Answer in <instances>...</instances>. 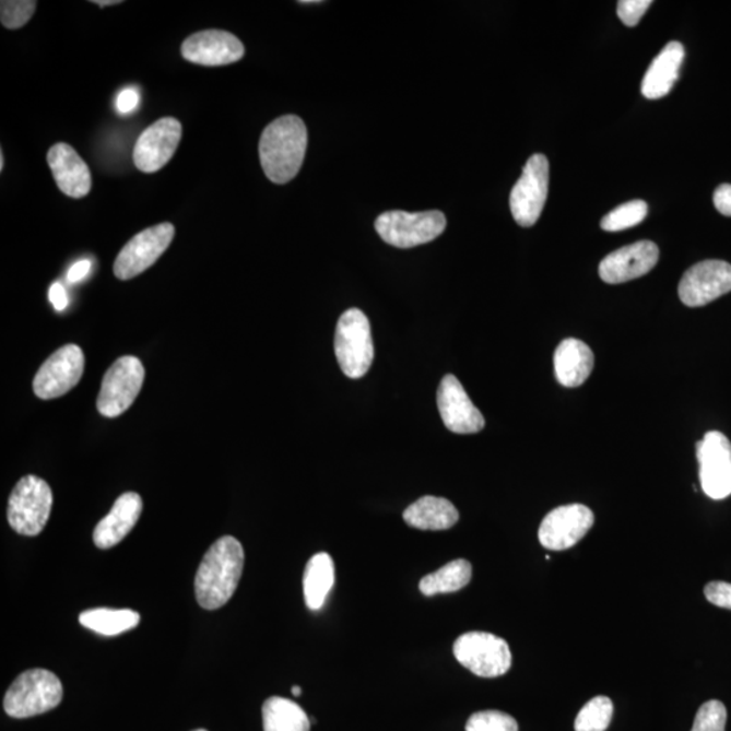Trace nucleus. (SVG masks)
Returning a JSON list of instances; mask_svg holds the SVG:
<instances>
[{
	"instance_id": "22",
	"label": "nucleus",
	"mask_w": 731,
	"mask_h": 731,
	"mask_svg": "<svg viewBox=\"0 0 731 731\" xmlns=\"http://www.w3.org/2000/svg\"><path fill=\"white\" fill-rule=\"evenodd\" d=\"M594 366L592 350L581 340L565 339L554 354V370L565 388H577L591 376Z\"/></svg>"
},
{
	"instance_id": "12",
	"label": "nucleus",
	"mask_w": 731,
	"mask_h": 731,
	"mask_svg": "<svg viewBox=\"0 0 731 731\" xmlns=\"http://www.w3.org/2000/svg\"><path fill=\"white\" fill-rule=\"evenodd\" d=\"M703 492L714 500L731 495V444L718 431L707 433L696 445Z\"/></svg>"
},
{
	"instance_id": "2",
	"label": "nucleus",
	"mask_w": 731,
	"mask_h": 731,
	"mask_svg": "<svg viewBox=\"0 0 731 731\" xmlns=\"http://www.w3.org/2000/svg\"><path fill=\"white\" fill-rule=\"evenodd\" d=\"M306 146L308 130L302 118L287 115L268 125L259 141L266 177L276 185L291 182L303 167Z\"/></svg>"
},
{
	"instance_id": "40",
	"label": "nucleus",
	"mask_w": 731,
	"mask_h": 731,
	"mask_svg": "<svg viewBox=\"0 0 731 731\" xmlns=\"http://www.w3.org/2000/svg\"><path fill=\"white\" fill-rule=\"evenodd\" d=\"M292 694L294 696H297V698H298V696H302V694H303L302 687H298V685H294V687L292 688Z\"/></svg>"
},
{
	"instance_id": "34",
	"label": "nucleus",
	"mask_w": 731,
	"mask_h": 731,
	"mask_svg": "<svg viewBox=\"0 0 731 731\" xmlns=\"http://www.w3.org/2000/svg\"><path fill=\"white\" fill-rule=\"evenodd\" d=\"M708 602L717 608L731 610V583L724 581L708 582L705 588Z\"/></svg>"
},
{
	"instance_id": "14",
	"label": "nucleus",
	"mask_w": 731,
	"mask_h": 731,
	"mask_svg": "<svg viewBox=\"0 0 731 731\" xmlns=\"http://www.w3.org/2000/svg\"><path fill=\"white\" fill-rule=\"evenodd\" d=\"M731 292V264L723 260H705L685 271L680 281L679 297L689 308H699Z\"/></svg>"
},
{
	"instance_id": "38",
	"label": "nucleus",
	"mask_w": 731,
	"mask_h": 731,
	"mask_svg": "<svg viewBox=\"0 0 731 731\" xmlns=\"http://www.w3.org/2000/svg\"><path fill=\"white\" fill-rule=\"evenodd\" d=\"M90 271H92V262L87 259L81 260V262L73 264L70 271H68V282H81L90 274Z\"/></svg>"
},
{
	"instance_id": "31",
	"label": "nucleus",
	"mask_w": 731,
	"mask_h": 731,
	"mask_svg": "<svg viewBox=\"0 0 731 731\" xmlns=\"http://www.w3.org/2000/svg\"><path fill=\"white\" fill-rule=\"evenodd\" d=\"M467 731H519V724L506 712L480 711L469 718Z\"/></svg>"
},
{
	"instance_id": "15",
	"label": "nucleus",
	"mask_w": 731,
	"mask_h": 731,
	"mask_svg": "<svg viewBox=\"0 0 731 731\" xmlns=\"http://www.w3.org/2000/svg\"><path fill=\"white\" fill-rule=\"evenodd\" d=\"M594 515L582 504L553 509L543 519L538 537L543 547L561 552L574 547L592 529Z\"/></svg>"
},
{
	"instance_id": "10",
	"label": "nucleus",
	"mask_w": 731,
	"mask_h": 731,
	"mask_svg": "<svg viewBox=\"0 0 731 731\" xmlns=\"http://www.w3.org/2000/svg\"><path fill=\"white\" fill-rule=\"evenodd\" d=\"M174 236L175 228L172 223H162L140 232L118 254L113 268L115 275L118 280L129 281L143 274L167 251Z\"/></svg>"
},
{
	"instance_id": "1",
	"label": "nucleus",
	"mask_w": 731,
	"mask_h": 731,
	"mask_svg": "<svg viewBox=\"0 0 731 731\" xmlns=\"http://www.w3.org/2000/svg\"><path fill=\"white\" fill-rule=\"evenodd\" d=\"M244 549L234 537L215 541L203 557L196 576V598L205 610H219L229 602L244 569Z\"/></svg>"
},
{
	"instance_id": "4",
	"label": "nucleus",
	"mask_w": 731,
	"mask_h": 731,
	"mask_svg": "<svg viewBox=\"0 0 731 731\" xmlns=\"http://www.w3.org/2000/svg\"><path fill=\"white\" fill-rule=\"evenodd\" d=\"M52 506V490L47 481L37 475H26L14 486L9 498L11 529L25 537L38 535L48 523Z\"/></svg>"
},
{
	"instance_id": "26",
	"label": "nucleus",
	"mask_w": 731,
	"mask_h": 731,
	"mask_svg": "<svg viewBox=\"0 0 731 731\" xmlns=\"http://www.w3.org/2000/svg\"><path fill=\"white\" fill-rule=\"evenodd\" d=\"M263 729L264 731H310V721L297 703L273 696L263 705Z\"/></svg>"
},
{
	"instance_id": "35",
	"label": "nucleus",
	"mask_w": 731,
	"mask_h": 731,
	"mask_svg": "<svg viewBox=\"0 0 731 731\" xmlns=\"http://www.w3.org/2000/svg\"><path fill=\"white\" fill-rule=\"evenodd\" d=\"M140 95L134 89H127L117 96L116 107L121 115H129V113L138 109Z\"/></svg>"
},
{
	"instance_id": "29",
	"label": "nucleus",
	"mask_w": 731,
	"mask_h": 731,
	"mask_svg": "<svg viewBox=\"0 0 731 731\" xmlns=\"http://www.w3.org/2000/svg\"><path fill=\"white\" fill-rule=\"evenodd\" d=\"M649 213L648 203L642 200L630 201L617 207L602 220L605 232H622L642 223Z\"/></svg>"
},
{
	"instance_id": "36",
	"label": "nucleus",
	"mask_w": 731,
	"mask_h": 731,
	"mask_svg": "<svg viewBox=\"0 0 731 731\" xmlns=\"http://www.w3.org/2000/svg\"><path fill=\"white\" fill-rule=\"evenodd\" d=\"M714 207L723 215L731 217V185L723 184L714 191Z\"/></svg>"
},
{
	"instance_id": "24",
	"label": "nucleus",
	"mask_w": 731,
	"mask_h": 731,
	"mask_svg": "<svg viewBox=\"0 0 731 731\" xmlns=\"http://www.w3.org/2000/svg\"><path fill=\"white\" fill-rule=\"evenodd\" d=\"M335 583V564L330 554L314 555L304 571V598L311 611L322 609Z\"/></svg>"
},
{
	"instance_id": "13",
	"label": "nucleus",
	"mask_w": 731,
	"mask_h": 731,
	"mask_svg": "<svg viewBox=\"0 0 731 731\" xmlns=\"http://www.w3.org/2000/svg\"><path fill=\"white\" fill-rule=\"evenodd\" d=\"M182 139V123L177 118L164 117L152 123L135 141V168L146 174L161 172L172 161Z\"/></svg>"
},
{
	"instance_id": "5",
	"label": "nucleus",
	"mask_w": 731,
	"mask_h": 731,
	"mask_svg": "<svg viewBox=\"0 0 731 731\" xmlns=\"http://www.w3.org/2000/svg\"><path fill=\"white\" fill-rule=\"evenodd\" d=\"M335 354L349 378L366 376L374 359L370 321L364 311L353 308L340 317L335 333Z\"/></svg>"
},
{
	"instance_id": "6",
	"label": "nucleus",
	"mask_w": 731,
	"mask_h": 731,
	"mask_svg": "<svg viewBox=\"0 0 731 731\" xmlns=\"http://www.w3.org/2000/svg\"><path fill=\"white\" fill-rule=\"evenodd\" d=\"M445 214L439 211L408 213L392 211L376 220V229L385 243L397 248L422 246L436 239L446 229Z\"/></svg>"
},
{
	"instance_id": "21",
	"label": "nucleus",
	"mask_w": 731,
	"mask_h": 731,
	"mask_svg": "<svg viewBox=\"0 0 731 731\" xmlns=\"http://www.w3.org/2000/svg\"><path fill=\"white\" fill-rule=\"evenodd\" d=\"M685 49L682 43L672 42L661 50L646 71L640 92L645 98L660 99L671 93L683 66Z\"/></svg>"
},
{
	"instance_id": "20",
	"label": "nucleus",
	"mask_w": 731,
	"mask_h": 731,
	"mask_svg": "<svg viewBox=\"0 0 731 731\" xmlns=\"http://www.w3.org/2000/svg\"><path fill=\"white\" fill-rule=\"evenodd\" d=\"M143 512V500L134 492L123 493L117 498L107 517L96 524L95 546L102 550L115 547L133 530Z\"/></svg>"
},
{
	"instance_id": "23",
	"label": "nucleus",
	"mask_w": 731,
	"mask_h": 731,
	"mask_svg": "<svg viewBox=\"0 0 731 731\" xmlns=\"http://www.w3.org/2000/svg\"><path fill=\"white\" fill-rule=\"evenodd\" d=\"M458 519L455 504L444 497L424 496L404 511L405 523L423 531L449 530Z\"/></svg>"
},
{
	"instance_id": "11",
	"label": "nucleus",
	"mask_w": 731,
	"mask_h": 731,
	"mask_svg": "<svg viewBox=\"0 0 731 731\" xmlns=\"http://www.w3.org/2000/svg\"><path fill=\"white\" fill-rule=\"evenodd\" d=\"M84 372V354L76 344H67L50 355L34 377V393L54 400L76 387Z\"/></svg>"
},
{
	"instance_id": "42",
	"label": "nucleus",
	"mask_w": 731,
	"mask_h": 731,
	"mask_svg": "<svg viewBox=\"0 0 731 731\" xmlns=\"http://www.w3.org/2000/svg\"><path fill=\"white\" fill-rule=\"evenodd\" d=\"M194 731H208V730H205V729H198V730H194Z\"/></svg>"
},
{
	"instance_id": "27",
	"label": "nucleus",
	"mask_w": 731,
	"mask_h": 731,
	"mask_svg": "<svg viewBox=\"0 0 731 731\" xmlns=\"http://www.w3.org/2000/svg\"><path fill=\"white\" fill-rule=\"evenodd\" d=\"M472 576V564L467 559H456L434 574L423 577L418 588L424 597L428 598L440 593H452L467 587Z\"/></svg>"
},
{
	"instance_id": "7",
	"label": "nucleus",
	"mask_w": 731,
	"mask_h": 731,
	"mask_svg": "<svg viewBox=\"0 0 731 731\" xmlns=\"http://www.w3.org/2000/svg\"><path fill=\"white\" fill-rule=\"evenodd\" d=\"M455 656L459 664L480 677L503 676L512 665L508 644L491 633L463 634L456 640Z\"/></svg>"
},
{
	"instance_id": "32",
	"label": "nucleus",
	"mask_w": 731,
	"mask_h": 731,
	"mask_svg": "<svg viewBox=\"0 0 731 731\" xmlns=\"http://www.w3.org/2000/svg\"><path fill=\"white\" fill-rule=\"evenodd\" d=\"M728 711L719 700L706 701L696 714L691 731H724L727 730Z\"/></svg>"
},
{
	"instance_id": "30",
	"label": "nucleus",
	"mask_w": 731,
	"mask_h": 731,
	"mask_svg": "<svg viewBox=\"0 0 731 731\" xmlns=\"http://www.w3.org/2000/svg\"><path fill=\"white\" fill-rule=\"evenodd\" d=\"M36 9L34 0H3L0 3V21L10 31L21 30L31 21Z\"/></svg>"
},
{
	"instance_id": "19",
	"label": "nucleus",
	"mask_w": 731,
	"mask_h": 731,
	"mask_svg": "<svg viewBox=\"0 0 731 731\" xmlns=\"http://www.w3.org/2000/svg\"><path fill=\"white\" fill-rule=\"evenodd\" d=\"M47 162L56 185L66 196L79 200L92 190V173L86 162L71 145L55 144L48 152Z\"/></svg>"
},
{
	"instance_id": "3",
	"label": "nucleus",
	"mask_w": 731,
	"mask_h": 731,
	"mask_svg": "<svg viewBox=\"0 0 731 731\" xmlns=\"http://www.w3.org/2000/svg\"><path fill=\"white\" fill-rule=\"evenodd\" d=\"M62 700V684L54 672L30 670L21 673L5 693L3 707L11 718L39 716L58 707Z\"/></svg>"
},
{
	"instance_id": "8",
	"label": "nucleus",
	"mask_w": 731,
	"mask_h": 731,
	"mask_svg": "<svg viewBox=\"0 0 731 731\" xmlns=\"http://www.w3.org/2000/svg\"><path fill=\"white\" fill-rule=\"evenodd\" d=\"M145 370L135 356L128 355L117 359L106 372L102 381L96 408L102 416L118 417L132 406L143 388Z\"/></svg>"
},
{
	"instance_id": "9",
	"label": "nucleus",
	"mask_w": 731,
	"mask_h": 731,
	"mask_svg": "<svg viewBox=\"0 0 731 731\" xmlns=\"http://www.w3.org/2000/svg\"><path fill=\"white\" fill-rule=\"evenodd\" d=\"M549 192V161L537 153L527 161L523 174L514 186L509 207L520 226H532L540 220Z\"/></svg>"
},
{
	"instance_id": "18",
	"label": "nucleus",
	"mask_w": 731,
	"mask_h": 731,
	"mask_svg": "<svg viewBox=\"0 0 731 731\" xmlns=\"http://www.w3.org/2000/svg\"><path fill=\"white\" fill-rule=\"evenodd\" d=\"M659 258L660 249L653 241L634 243L605 257L599 266V275L611 285L637 280L653 270Z\"/></svg>"
},
{
	"instance_id": "28",
	"label": "nucleus",
	"mask_w": 731,
	"mask_h": 731,
	"mask_svg": "<svg viewBox=\"0 0 731 731\" xmlns=\"http://www.w3.org/2000/svg\"><path fill=\"white\" fill-rule=\"evenodd\" d=\"M614 705L608 696H597L581 708L576 718V731H605L609 729Z\"/></svg>"
},
{
	"instance_id": "25",
	"label": "nucleus",
	"mask_w": 731,
	"mask_h": 731,
	"mask_svg": "<svg viewBox=\"0 0 731 731\" xmlns=\"http://www.w3.org/2000/svg\"><path fill=\"white\" fill-rule=\"evenodd\" d=\"M79 622L99 636L116 637L138 626L140 614L133 610L94 609L82 612Z\"/></svg>"
},
{
	"instance_id": "17",
	"label": "nucleus",
	"mask_w": 731,
	"mask_h": 731,
	"mask_svg": "<svg viewBox=\"0 0 731 731\" xmlns=\"http://www.w3.org/2000/svg\"><path fill=\"white\" fill-rule=\"evenodd\" d=\"M244 54L246 48L239 38L217 30L192 34L182 44L185 60L207 67L234 64L243 59Z\"/></svg>"
},
{
	"instance_id": "37",
	"label": "nucleus",
	"mask_w": 731,
	"mask_h": 731,
	"mask_svg": "<svg viewBox=\"0 0 731 731\" xmlns=\"http://www.w3.org/2000/svg\"><path fill=\"white\" fill-rule=\"evenodd\" d=\"M49 299L58 311L64 310L68 306V296L66 288L56 282L49 288Z\"/></svg>"
},
{
	"instance_id": "33",
	"label": "nucleus",
	"mask_w": 731,
	"mask_h": 731,
	"mask_svg": "<svg viewBox=\"0 0 731 731\" xmlns=\"http://www.w3.org/2000/svg\"><path fill=\"white\" fill-rule=\"evenodd\" d=\"M651 3V0H621L617 3V16L626 26H637Z\"/></svg>"
},
{
	"instance_id": "41",
	"label": "nucleus",
	"mask_w": 731,
	"mask_h": 731,
	"mask_svg": "<svg viewBox=\"0 0 731 731\" xmlns=\"http://www.w3.org/2000/svg\"><path fill=\"white\" fill-rule=\"evenodd\" d=\"M4 167V156L3 153H0V172H3Z\"/></svg>"
},
{
	"instance_id": "39",
	"label": "nucleus",
	"mask_w": 731,
	"mask_h": 731,
	"mask_svg": "<svg viewBox=\"0 0 731 731\" xmlns=\"http://www.w3.org/2000/svg\"><path fill=\"white\" fill-rule=\"evenodd\" d=\"M94 4H98L99 8H105V5H115L120 4V0H94Z\"/></svg>"
},
{
	"instance_id": "16",
	"label": "nucleus",
	"mask_w": 731,
	"mask_h": 731,
	"mask_svg": "<svg viewBox=\"0 0 731 731\" xmlns=\"http://www.w3.org/2000/svg\"><path fill=\"white\" fill-rule=\"evenodd\" d=\"M438 408L447 429L456 434H477L485 427L483 413L470 400L456 376L447 374L438 389Z\"/></svg>"
}]
</instances>
